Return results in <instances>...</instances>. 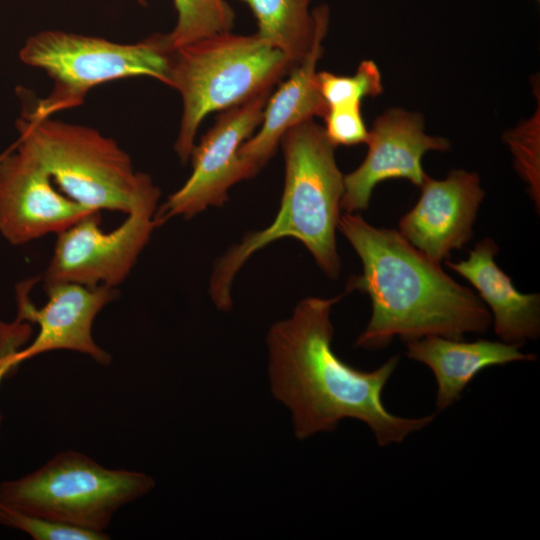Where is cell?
Masks as SVG:
<instances>
[{
  "instance_id": "ba28073f",
  "label": "cell",
  "mask_w": 540,
  "mask_h": 540,
  "mask_svg": "<svg viewBox=\"0 0 540 540\" xmlns=\"http://www.w3.org/2000/svg\"><path fill=\"white\" fill-rule=\"evenodd\" d=\"M270 95L271 90L265 91L223 110L193 147L190 177L156 210V226L176 216L191 218L208 207L223 206L234 184L253 177L239 150L259 127Z\"/></svg>"
},
{
  "instance_id": "52a82bcc",
  "label": "cell",
  "mask_w": 540,
  "mask_h": 540,
  "mask_svg": "<svg viewBox=\"0 0 540 540\" xmlns=\"http://www.w3.org/2000/svg\"><path fill=\"white\" fill-rule=\"evenodd\" d=\"M170 49L165 34L123 44L60 30L38 32L19 51L25 64L44 70L53 80L51 93L26 106L48 117L83 103L90 89L130 77H151L168 85Z\"/></svg>"
},
{
  "instance_id": "44dd1931",
  "label": "cell",
  "mask_w": 540,
  "mask_h": 540,
  "mask_svg": "<svg viewBox=\"0 0 540 540\" xmlns=\"http://www.w3.org/2000/svg\"><path fill=\"white\" fill-rule=\"evenodd\" d=\"M325 133L334 145L366 143L369 135L361 105H343L328 108L324 115Z\"/></svg>"
},
{
  "instance_id": "277c9868",
  "label": "cell",
  "mask_w": 540,
  "mask_h": 540,
  "mask_svg": "<svg viewBox=\"0 0 540 540\" xmlns=\"http://www.w3.org/2000/svg\"><path fill=\"white\" fill-rule=\"evenodd\" d=\"M18 144L47 170L62 193L92 210L126 214L156 205L160 189L134 170L129 155L97 130L33 113L16 122Z\"/></svg>"
},
{
  "instance_id": "9c48e42d",
  "label": "cell",
  "mask_w": 540,
  "mask_h": 540,
  "mask_svg": "<svg viewBox=\"0 0 540 540\" xmlns=\"http://www.w3.org/2000/svg\"><path fill=\"white\" fill-rule=\"evenodd\" d=\"M156 210V205L139 207L109 232L100 227V211H96L58 233L43 276L44 288L59 283L118 286L148 243L156 227Z\"/></svg>"
},
{
  "instance_id": "8992f818",
  "label": "cell",
  "mask_w": 540,
  "mask_h": 540,
  "mask_svg": "<svg viewBox=\"0 0 540 540\" xmlns=\"http://www.w3.org/2000/svg\"><path fill=\"white\" fill-rule=\"evenodd\" d=\"M155 486L145 473L110 469L63 451L35 471L0 484V504L80 528L105 532L116 511Z\"/></svg>"
},
{
  "instance_id": "4fadbf2b",
  "label": "cell",
  "mask_w": 540,
  "mask_h": 540,
  "mask_svg": "<svg viewBox=\"0 0 540 540\" xmlns=\"http://www.w3.org/2000/svg\"><path fill=\"white\" fill-rule=\"evenodd\" d=\"M44 289L48 300L41 308L27 298L19 299V318L36 323L39 331L26 349L3 357L5 362L13 367L42 353L71 350L110 364L111 356L93 339L92 327L98 313L115 299V288L59 283Z\"/></svg>"
},
{
  "instance_id": "7402d4cb",
  "label": "cell",
  "mask_w": 540,
  "mask_h": 540,
  "mask_svg": "<svg viewBox=\"0 0 540 540\" xmlns=\"http://www.w3.org/2000/svg\"><path fill=\"white\" fill-rule=\"evenodd\" d=\"M11 368L3 359H0V381L4 377L5 373ZM1 414H0V423H1Z\"/></svg>"
},
{
  "instance_id": "3957f363",
  "label": "cell",
  "mask_w": 540,
  "mask_h": 540,
  "mask_svg": "<svg viewBox=\"0 0 540 540\" xmlns=\"http://www.w3.org/2000/svg\"><path fill=\"white\" fill-rule=\"evenodd\" d=\"M280 144L285 181L275 219L263 230L249 232L214 264L209 293L221 311L232 307V283L243 264L254 253L282 238L300 241L329 278L339 275L336 230L344 175L335 160V146L314 119L289 129Z\"/></svg>"
},
{
  "instance_id": "2e32d148",
  "label": "cell",
  "mask_w": 540,
  "mask_h": 540,
  "mask_svg": "<svg viewBox=\"0 0 540 540\" xmlns=\"http://www.w3.org/2000/svg\"><path fill=\"white\" fill-rule=\"evenodd\" d=\"M407 356L425 364L437 383L436 407L445 410L461 397L464 389L482 370L517 361H534L516 344L478 339L461 341L430 335L406 342Z\"/></svg>"
},
{
  "instance_id": "6da1fadb",
  "label": "cell",
  "mask_w": 540,
  "mask_h": 540,
  "mask_svg": "<svg viewBox=\"0 0 540 540\" xmlns=\"http://www.w3.org/2000/svg\"><path fill=\"white\" fill-rule=\"evenodd\" d=\"M341 297L305 298L290 317L271 326L266 338L271 391L291 411L300 440L331 432L350 418L365 423L379 446L401 443L428 426L434 415L400 417L383 404L382 392L399 363L397 356L363 371L336 355L330 314Z\"/></svg>"
},
{
  "instance_id": "8fae6325",
  "label": "cell",
  "mask_w": 540,
  "mask_h": 540,
  "mask_svg": "<svg viewBox=\"0 0 540 540\" xmlns=\"http://www.w3.org/2000/svg\"><path fill=\"white\" fill-rule=\"evenodd\" d=\"M421 116L390 109L376 118L369 131L362 164L344 176L341 209L348 213L368 208L374 187L391 178H405L420 186L428 177L421 164L430 150L445 151L449 142L424 133Z\"/></svg>"
},
{
  "instance_id": "ac0fdd59",
  "label": "cell",
  "mask_w": 540,
  "mask_h": 540,
  "mask_svg": "<svg viewBox=\"0 0 540 540\" xmlns=\"http://www.w3.org/2000/svg\"><path fill=\"white\" fill-rule=\"evenodd\" d=\"M177 21L173 30L165 34L170 49L201 39L230 32L235 13L226 0H173Z\"/></svg>"
},
{
  "instance_id": "5bb4252c",
  "label": "cell",
  "mask_w": 540,
  "mask_h": 540,
  "mask_svg": "<svg viewBox=\"0 0 540 540\" xmlns=\"http://www.w3.org/2000/svg\"><path fill=\"white\" fill-rule=\"evenodd\" d=\"M315 33L311 48L287 80L271 94L259 130L240 147L239 155L254 176L273 156L284 134L292 127L324 117L328 106L318 87L316 65L323 53L322 41L329 24L326 5L313 10Z\"/></svg>"
},
{
  "instance_id": "ffe728a7",
  "label": "cell",
  "mask_w": 540,
  "mask_h": 540,
  "mask_svg": "<svg viewBox=\"0 0 540 540\" xmlns=\"http://www.w3.org/2000/svg\"><path fill=\"white\" fill-rule=\"evenodd\" d=\"M0 523L30 535L35 540H106V532H98L26 514L0 504Z\"/></svg>"
},
{
  "instance_id": "7c38bea8",
  "label": "cell",
  "mask_w": 540,
  "mask_h": 540,
  "mask_svg": "<svg viewBox=\"0 0 540 540\" xmlns=\"http://www.w3.org/2000/svg\"><path fill=\"white\" fill-rule=\"evenodd\" d=\"M416 205L399 221V233L421 253L440 263L473 236L484 197L476 173L453 170L442 180L426 178Z\"/></svg>"
},
{
  "instance_id": "30bf717a",
  "label": "cell",
  "mask_w": 540,
  "mask_h": 540,
  "mask_svg": "<svg viewBox=\"0 0 540 540\" xmlns=\"http://www.w3.org/2000/svg\"><path fill=\"white\" fill-rule=\"evenodd\" d=\"M96 211L57 191L47 170L20 144L0 159V232L10 243L58 234Z\"/></svg>"
},
{
  "instance_id": "9a60e30c",
  "label": "cell",
  "mask_w": 540,
  "mask_h": 540,
  "mask_svg": "<svg viewBox=\"0 0 540 540\" xmlns=\"http://www.w3.org/2000/svg\"><path fill=\"white\" fill-rule=\"evenodd\" d=\"M498 246L485 238L467 259L446 265L464 277L488 306L494 331L506 343L520 345L540 334V295L519 292L511 278L495 262Z\"/></svg>"
},
{
  "instance_id": "5b68a950",
  "label": "cell",
  "mask_w": 540,
  "mask_h": 540,
  "mask_svg": "<svg viewBox=\"0 0 540 540\" xmlns=\"http://www.w3.org/2000/svg\"><path fill=\"white\" fill-rule=\"evenodd\" d=\"M294 67L257 33L230 31L172 49L168 85L182 99L174 145L180 160L185 163L190 158L198 128L208 114L272 90Z\"/></svg>"
},
{
  "instance_id": "7a4b0ae2",
  "label": "cell",
  "mask_w": 540,
  "mask_h": 540,
  "mask_svg": "<svg viewBox=\"0 0 540 540\" xmlns=\"http://www.w3.org/2000/svg\"><path fill=\"white\" fill-rule=\"evenodd\" d=\"M338 229L363 266L360 275L349 279L347 292H364L372 304L370 321L355 346L380 349L395 337L406 342L430 335L462 339L489 329L492 317L478 295L398 231L348 212L341 214Z\"/></svg>"
},
{
  "instance_id": "d6986e66",
  "label": "cell",
  "mask_w": 540,
  "mask_h": 540,
  "mask_svg": "<svg viewBox=\"0 0 540 540\" xmlns=\"http://www.w3.org/2000/svg\"><path fill=\"white\" fill-rule=\"evenodd\" d=\"M317 81L328 108L361 105L364 97L379 95L383 90L380 71L371 60L362 61L352 76L323 71L317 73Z\"/></svg>"
},
{
  "instance_id": "603a6c76",
  "label": "cell",
  "mask_w": 540,
  "mask_h": 540,
  "mask_svg": "<svg viewBox=\"0 0 540 540\" xmlns=\"http://www.w3.org/2000/svg\"><path fill=\"white\" fill-rule=\"evenodd\" d=\"M140 4L144 5L146 3L145 0H137Z\"/></svg>"
},
{
  "instance_id": "e0dca14e",
  "label": "cell",
  "mask_w": 540,
  "mask_h": 540,
  "mask_svg": "<svg viewBox=\"0 0 540 540\" xmlns=\"http://www.w3.org/2000/svg\"><path fill=\"white\" fill-rule=\"evenodd\" d=\"M252 11L263 40L296 66L309 52L315 33L312 0H238Z\"/></svg>"
}]
</instances>
